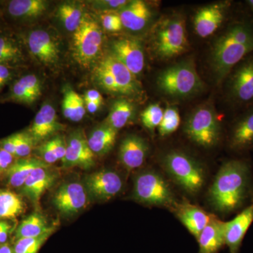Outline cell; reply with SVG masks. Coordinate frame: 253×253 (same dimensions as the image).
<instances>
[{
    "label": "cell",
    "mask_w": 253,
    "mask_h": 253,
    "mask_svg": "<svg viewBox=\"0 0 253 253\" xmlns=\"http://www.w3.org/2000/svg\"><path fill=\"white\" fill-rule=\"evenodd\" d=\"M250 167L242 160H230L221 165L208 194L213 209L222 214L234 212L249 196Z\"/></svg>",
    "instance_id": "obj_1"
},
{
    "label": "cell",
    "mask_w": 253,
    "mask_h": 253,
    "mask_svg": "<svg viewBox=\"0 0 253 253\" xmlns=\"http://www.w3.org/2000/svg\"><path fill=\"white\" fill-rule=\"evenodd\" d=\"M253 53V26L245 21L231 24L214 42L211 54V66L217 84L243 60Z\"/></svg>",
    "instance_id": "obj_2"
},
{
    "label": "cell",
    "mask_w": 253,
    "mask_h": 253,
    "mask_svg": "<svg viewBox=\"0 0 253 253\" xmlns=\"http://www.w3.org/2000/svg\"><path fill=\"white\" fill-rule=\"evenodd\" d=\"M156 83L160 90L172 97H189L201 92L205 88L192 59L184 60L165 69L158 75Z\"/></svg>",
    "instance_id": "obj_3"
},
{
    "label": "cell",
    "mask_w": 253,
    "mask_h": 253,
    "mask_svg": "<svg viewBox=\"0 0 253 253\" xmlns=\"http://www.w3.org/2000/svg\"><path fill=\"white\" fill-rule=\"evenodd\" d=\"M163 167L177 185L188 194H198L206 182V172L192 156L180 151H170L161 159Z\"/></svg>",
    "instance_id": "obj_4"
},
{
    "label": "cell",
    "mask_w": 253,
    "mask_h": 253,
    "mask_svg": "<svg viewBox=\"0 0 253 253\" xmlns=\"http://www.w3.org/2000/svg\"><path fill=\"white\" fill-rule=\"evenodd\" d=\"M94 78L104 90L112 94L130 96L139 91L136 76L112 54L107 55L97 63Z\"/></svg>",
    "instance_id": "obj_5"
},
{
    "label": "cell",
    "mask_w": 253,
    "mask_h": 253,
    "mask_svg": "<svg viewBox=\"0 0 253 253\" xmlns=\"http://www.w3.org/2000/svg\"><path fill=\"white\" fill-rule=\"evenodd\" d=\"M188 46L185 20L182 16H170L160 23L153 38V49L158 59L176 57L184 53Z\"/></svg>",
    "instance_id": "obj_6"
},
{
    "label": "cell",
    "mask_w": 253,
    "mask_h": 253,
    "mask_svg": "<svg viewBox=\"0 0 253 253\" xmlns=\"http://www.w3.org/2000/svg\"><path fill=\"white\" fill-rule=\"evenodd\" d=\"M184 133L190 140L201 147L210 149L219 142L221 125L215 110L211 105H201L188 116Z\"/></svg>",
    "instance_id": "obj_7"
},
{
    "label": "cell",
    "mask_w": 253,
    "mask_h": 253,
    "mask_svg": "<svg viewBox=\"0 0 253 253\" xmlns=\"http://www.w3.org/2000/svg\"><path fill=\"white\" fill-rule=\"evenodd\" d=\"M133 196L146 206L173 208L177 203L167 181L154 170L145 171L136 176Z\"/></svg>",
    "instance_id": "obj_8"
},
{
    "label": "cell",
    "mask_w": 253,
    "mask_h": 253,
    "mask_svg": "<svg viewBox=\"0 0 253 253\" xmlns=\"http://www.w3.org/2000/svg\"><path fill=\"white\" fill-rule=\"evenodd\" d=\"M73 56L76 62L89 67L97 59L103 44V33L99 23L84 14L79 27L73 33Z\"/></svg>",
    "instance_id": "obj_9"
},
{
    "label": "cell",
    "mask_w": 253,
    "mask_h": 253,
    "mask_svg": "<svg viewBox=\"0 0 253 253\" xmlns=\"http://www.w3.org/2000/svg\"><path fill=\"white\" fill-rule=\"evenodd\" d=\"M229 74L228 93L236 104L244 105L253 101V56H248Z\"/></svg>",
    "instance_id": "obj_10"
},
{
    "label": "cell",
    "mask_w": 253,
    "mask_h": 253,
    "mask_svg": "<svg viewBox=\"0 0 253 253\" xmlns=\"http://www.w3.org/2000/svg\"><path fill=\"white\" fill-rule=\"evenodd\" d=\"M85 186L78 181L65 183L53 197L54 207L61 214L73 216L87 206L89 199Z\"/></svg>",
    "instance_id": "obj_11"
},
{
    "label": "cell",
    "mask_w": 253,
    "mask_h": 253,
    "mask_svg": "<svg viewBox=\"0 0 253 253\" xmlns=\"http://www.w3.org/2000/svg\"><path fill=\"white\" fill-rule=\"evenodd\" d=\"M84 185L88 194L93 199L107 201L122 191L124 183L116 171L102 169L86 176Z\"/></svg>",
    "instance_id": "obj_12"
},
{
    "label": "cell",
    "mask_w": 253,
    "mask_h": 253,
    "mask_svg": "<svg viewBox=\"0 0 253 253\" xmlns=\"http://www.w3.org/2000/svg\"><path fill=\"white\" fill-rule=\"evenodd\" d=\"M94 154L89 148L87 138L82 130H76L66 141V155L62 160L64 168L89 169L94 165Z\"/></svg>",
    "instance_id": "obj_13"
},
{
    "label": "cell",
    "mask_w": 253,
    "mask_h": 253,
    "mask_svg": "<svg viewBox=\"0 0 253 253\" xmlns=\"http://www.w3.org/2000/svg\"><path fill=\"white\" fill-rule=\"evenodd\" d=\"M229 9L227 2H219L200 8L194 18L196 34L202 38H208L219 29L225 20Z\"/></svg>",
    "instance_id": "obj_14"
},
{
    "label": "cell",
    "mask_w": 253,
    "mask_h": 253,
    "mask_svg": "<svg viewBox=\"0 0 253 253\" xmlns=\"http://www.w3.org/2000/svg\"><path fill=\"white\" fill-rule=\"evenodd\" d=\"M112 54L134 76L140 74L145 65L144 53L139 41L131 38H121L113 41Z\"/></svg>",
    "instance_id": "obj_15"
},
{
    "label": "cell",
    "mask_w": 253,
    "mask_h": 253,
    "mask_svg": "<svg viewBox=\"0 0 253 253\" xmlns=\"http://www.w3.org/2000/svg\"><path fill=\"white\" fill-rule=\"evenodd\" d=\"M65 126L58 121L56 111L51 105L42 106L37 113L33 124L28 130V134L36 144L41 142L54 135L55 133L63 130Z\"/></svg>",
    "instance_id": "obj_16"
},
{
    "label": "cell",
    "mask_w": 253,
    "mask_h": 253,
    "mask_svg": "<svg viewBox=\"0 0 253 253\" xmlns=\"http://www.w3.org/2000/svg\"><path fill=\"white\" fill-rule=\"evenodd\" d=\"M149 149L147 142L141 136H126L120 146V161L126 170H134L144 165Z\"/></svg>",
    "instance_id": "obj_17"
},
{
    "label": "cell",
    "mask_w": 253,
    "mask_h": 253,
    "mask_svg": "<svg viewBox=\"0 0 253 253\" xmlns=\"http://www.w3.org/2000/svg\"><path fill=\"white\" fill-rule=\"evenodd\" d=\"M28 45L31 54L44 64H55L59 60L57 43L46 31H32L28 36Z\"/></svg>",
    "instance_id": "obj_18"
},
{
    "label": "cell",
    "mask_w": 253,
    "mask_h": 253,
    "mask_svg": "<svg viewBox=\"0 0 253 253\" xmlns=\"http://www.w3.org/2000/svg\"><path fill=\"white\" fill-rule=\"evenodd\" d=\"M49 166L36 168L25 181L21 191L32 203L38 204L42 195L50 189L58 179L57 172Z\"/></svg>",
    "instance_id": "obj_19"
},
{
    "label": "cell",
    "mask_w": 253,
    "mask_h": 253,
    "mask_svg": "<svg viewBox=\"0 0 253 253\" xmlns=\"http://www.w3.org/2000/svg\"><path fill=\"white\" fill-rule=\"evenodd\" d=\"M253 222V204L245 208L232 220L226 222L225 245L229 253H239L246 233Z\"/></svg>",
    "instance_id": "obj_20"
},
{
    "label": "cell",
    "mask_w": 253,
    "mask_h": 253,
    "mask_svg": "<svg viewBox=\"0 0 253 253\" xmlns=\"http://www.w3.org/2000/svg\"><path fill=\"white\" fill-rule=\"evenodd\" d=\"M173 210L176 217L196 239L211 219V214L190 203H176Z\"/></svg>",
    "instance_id": "obj_21"
},
{
    "label": "cell",
    "mask_w": 253,
    "mask_h": 253,
    "mask_svg": "<svg viewBox=\"0 0 253 253\" xmlns=\"http://www.w3.org/2000/svg\"><path fill=\"white\" fill-rule=\"evenodd\" d=\"M226 222L211 214V219L197 241L199 253H217L225 245Z\"/></svg>",
    "instance_id": "obj_22"
},
{
    "label": "cell",
    "mask_w": 253,
    "mask_h": 253,
    "mask_svg": "<svg viewBox=\"0 0 253 253\" xmlns=\"http://www.w3.org/2000/svg\"><path fill=\"white\" fill-rule=\"evenodd\" d=\"M123 26L131 31H142L149 24L153 16L147 3L141 0L130 1L118 12Z\"/></svg>",
    "instance_id": "obj_23"
},
{
    "label": "cell",
    "mask_w": 253,
    "mask_h": 253,
    "mask_svg": "<svg viewBox=\"0 0 253 253\" xmlns=\"http://www.w3.org/2000/svg\"><path fill=\"white\" fill-rule=\"evenodd\" d=\"M229 147L234 151L253 148V109L237 120L231 129Z\"/></svg>",
    "instance_id": "obj_24"
},
{
    "label": "cell",
    "mask_w": 253,
    "mask_h": 253,
    "mask_svg": "<svg viewBox=\"0 0 253 253\" xmlns=\"http://www.w3.org/2000/svg\"><path fill=\"white\" fill-rule=\"evenodd\" d=\"M41 82L35 75L20 78L11 87L9 99L16 102L31 104L41 95Z\"/></svg>",
    "instance_id": "obj_25"
},
{
    "label": "cell",
    "mask_w": 253,
    "mask_h": 253,
    "mask_svg": "<svg viewBox=\"0 0 253 253\" xmlns=\"http://www.w3.org/2000/svg\"><path fill=\"white\" fill-rule=\"evenodd\" d=\"M48 166L41 159L36 158H19L6 171L8 182L14 188H21L28 176L36 168Z\"/></svg>",
    "instance_id": "obj_26"
},
{
    "label": "cell",
    "mask_w": 253,
    "mask_h": 253,
    "mask_svg": "<svg viewBox=\"0 0 253 253\" xmlns=\"http://www.w3.org/2000/svg\"><path fill=\"white\" fill-rule=\"evenodd\" d=\"M118 131L108 125L95 128L88 136L87 142L93 154L104 156L108 154L114 146Z\"/></svg>",
    "instance_id": "obj_27"
},
{
    "label": "cell",
    "mask_w": 253,
    "mask_h": 253,
    "mask_svg": "<svg viewBox=\"0 0 253 253\" xmlns=\"http://www.w3.org/2000/svg\"><path fill=\"white\" fill-rule=\"evenodd\" d=\"M55 226H49L45 217L34 213L23 219L16 231V240L22 238L38 237L45 233L55 231Z\"/></svg>",
    "instance_id": "obj_28"
},
{
    "label": "cell",
    "mask_w": 253,
    "mask_h": 253,
    "mask_svg": "<svg viewBox=\"0 0 253 253\" xmlns=\"http://www.w3.org/2000/svg\"><path fill=\"white\" fill-rule=\"evenodd\" d=\"M47 8L43 0H12L8 4L10 16L16 18H36L42 14Z\"/></svg>",
    "instance_id": "obj_29"
},
{
    "label": "cell",
    "mask_w": 253,
    "mask_h": 253,
    "mask_svg": "<svg viewBox=\"0 0 253 253\" xmlns=\"http://www.w3.org/2000/svg\"><path fill=\"white\" fill-rule=\"evenodd\" d=\"M62 110L65 118L72 122H80L86 113L84 99L70 86H66L63 91Z\"/></svg>",
    "instance_id": "obj_30"
},
{
    "label": "cell",
    "mask_w": 253,
    "mask_h": 253,
    "mask_svg": "<svg viewBox=\"0 0 253 253\" xmlns=\"http://www.w3.org/2000/svg\"><path fill=\"white\" fill-rule=\"evenodd\" d=\"M134 113V106L131 102L126 99L118 100L111 107L106 124L118 131L130 122Z\"/></svg>",
    "instance_id": "obj_31"
},
{
    "label": "cell",
    "mask_w": 253,
    "mask_h": 253,
    "mask_svg": "<svg viewBox=\"0 0 253 253\" xmlns=\"http://www.w3.org/2000/svg\"><path fill=\"white\" fill-rule=\"evenodd\" d=\"M24 208L17 194L9 190H0V219H14L22 214Z\"/></svg>",
    "instance_id": "obj_32"
},
{
    "label": "cell",
    "mask_w": 253,
    "mask_h": 253,
    "mask_svg": "<svg viewBox=\"0 0 253 253\" xmlns=\"http://www.w3.org/2000/svg\"><path fill=\"white\" fill-rule=\"evenodd\" d=\"M58 16L66 29L74 33L81 25L84 14L77 5L64 3L58 9Z\"/></svg>",
    "instance_id": "obj_33"
},
{
    "label": "cell",
    "mask_w": 253,
    "mask_h": 253,
    "mask_svg": "<svg viewBox=\"0 0 253 253\" xmlns=\"http://www.w3.org/2000/svg\"><path fill=\"white\" fill-rule=\"evenodd\" d=\"M23 60V52L14 40L0 36V64H15Z\"/></svg>",
    "instance_id": "obj_34"
},
{
    "label": "cell",
    "mask_w": 253,
    "mask_h": 253,
    "mask_svg": "<svg viewBox=\"0 0 253 253\" xmlns=\"http://www.w3.org/2000/svg\"><path fill=\"white\" fill-rule=\"evenodd\" d=\"M54 232V231H51L38 237L22 238L16 240L13 248L15 253H38L42 245Z\"/></svg>",
    "instance_id": "obj_35"
},
{
    "label": "cell",
    "mask_w": 253,
    "mask_h": 253,
    "mask_svg": "<svg viewBox=\"0 0 253 253\" xmlns=\"http://www.w3.org/2000/svg\"><path fill=\"white\" fill-rule=\"evenodd\" d=\"M180 123V116L177 109L175 107H168L164 110L162 121L158 126L160 135L163 137L170 135L177 130Z\"/></svg>",
    "instance_id": "obj_36"
},
{
    "label": "cell",
    "mask_w": 253,
    "mask_h": 253,
    "mask_svg": "<svg viewBox=\"0 0 253 253\" xmlns=\"http://www.w3.org/2000/svg\"><path fill=\"white\" fill-rule=\"evenodd\" d=\"M164 110L158 104L149 105L141 115V122L146 129L154 131L162 121Z\"/></svg>",
    "instance_id": "obj_37"
},
{
    "label": "cell",
    "mask_w": 253,
    "mask_h": 253,
    "mask_svg": "<svg viewBox=\"0 0 253 253\" xmlns=\"http://www.w3.org/2000/svg\"><path fill=\"white\" fill-rule=\"evenodd\" d=\"M15 157L28 158L33 151L36 143L28 132L15 134Z\"/></svg>",
    "instance_id": "obj_38"
},
{
    "label": "cell",
    "mask_w": 253,
    "mask_h": 253,
    "mask_svg": "<svg viewBox=\"0 0 253 253\" xmlns=\"http://www.w3.org/2000/svg\"><path fill=\"white\" fill-rule=\"evenodd\" d=\"M101 20L103 28L106 31L114 33L121 31L123 27L119 14L116 11H104L101 15Z\"/></svg>",
    "instance_id": "obj_39"
},
{
    "label": "cell",
    "mask_w": 253,
    "mask_h": 253,
    "mask_svg": "<svg viewBox=\"0 0 253 253\" xmlns=\"http://www.w3.org/2000/svg\"><path fill=\"white\" fill-rule=\"evenodd\" d=\"M40 156H41L42 161L45 163L48 166L54 164L57 162L59 160L56 158L54 151L51 149V145H50L49 141H46L45 143L41 145L38 149Z\"/></svg>",
    "instance_id": "obj_40"
},
{
    "label": "cell",
    "mask_w": 253,
    "mask_h": 253,
    "mask_svg": "<svg viewBox=\"0 0 253 253\" xmlns=\"http://www.w3.org/2000/svg\"><path fill=\"white\" fill-rule=\"evenodd\" d=\"M51 149L54 151L56 158L62 161L66 151V141L62 136H56L49 140Z\"/></svg>",
    "instance_id": "obj_41"
},
{
    "label": "cell",
    "mask_w": 253,
    "mask_h": 253,
    "mask_svg": "<svg viewBox=\"0 0 253 253\" xmlns=\"http://www.w3.org/2000/svg\"><path fill=\"white\" fill-rule=\"evenodd\" d=\"M130 1L126 0H104V1H96V4L99 8L104 10V11H121L123 8L126 7Z\"/></svg>",
    "instance_id": "obj_42"
},
{
    "label": "cell",
    "mask_w": 253,
    "mask_h": 253,
    "mask_svg": "<svg viewBox=\"0 0 253 253\" xmlns=\"http://www.w3.org/2000/svg\"><path fill=\"white\" fill-rule=\"evenodd\" d=\"M14 156L0 149V174L6 172L14 163Z\"/></svg>",
    "instance_id": "obj_43"
},
{
    "label": "cell",
    "mask_w": 253,
    "mask_h": 253,
    "mask_svg": "<svg viewBox=\"0 0 253 253\" xmlns=\"http://www.w3.org/2000/svg\"><path fill=\"white\" fill-rule=\"evenodd\" d=\"M0 149L4 150L15 157L14 135L10 136L0 141Z\"/></svg>",
    "instance_id": "obj_44"
},
{
    "label": "cell",
    "mask_w": 253,
    "mask_h": 253,
    "mask_svg": "<svg viewBox=\"0 0 253 253\" xmlns=\"http://www.w3.org/2000/svg\"><path fill=\"white\" fill-rule=\"evenodd\" d=\"M11 78V72L5 65L0 64V90Z\"/></svg>",
    "instance_id": "obj_45"
},
{
    "label": "cell",
    "mask_w": 253,
    "mask_h": 253,
    "mask_svg": "<svg viewBox=\"0 0 253 253\" xmlns=\"http://www.w3.org/2000/svg\"><path fill=\"white\" fill-rule=\"evenodd\" d=\"M84 101H96L103 104V97L99 91L95 89H90L85 93L84 97Z\"/></svg>",
    "instance_id": "obj_46"
},
{
    "label": "cell",
    "mask_w": 253,
    "mask_h": 253,
    "mask_svg": "<svg viewBox=\"0 0 253 253\" xmlns=\"http://www.w3.org/2000/svg\"><path fill=\"white\" fill-rule=\"evenodd\" d=\"M11 226L7 221H5L1 232H0V245L6 244V240H7L8 235Z\"/></svg>",
    "instance_id": "obj_47"
},
{
    "label": "cell",
    "mask_w": 253,
    "mask_h": 253,
    "mask_svg": "<svg viewBox=\"0 0 253 253\" xmlns=\"http://www.w3.org/2000/svg\"><path fill=\"white\" fill-rule=\"evenodd\" d=\"M84 102H85L86 111L90 113H96L102 104L96 101H84Z\"/></svg>",
    "instance_id": "obj_48"
},
{
    "label": "cell",
    "mask_w": 253,
    "mask_h": 253,
    "mask_svg": "<svg viewBox=\"0 0 253 253\" xmlns=\"http://www.w3.org/2000/svg\"><path fill=\"white\" fill-rule=\"evenodd\" d=\"M0 253H15L14 249L8 244L0 245Z\"/></svg>",
    "instance_id": "obj_49"
},
{
    "label": "cell",
    "mask_w": 253,
    "mask_h": 253,
    "mask_svg": "<svg viewBox=\"0 0 253 253\" xmlns=\"http://www.w3.org/2000/svg\"><path fill=\"white\" fill-rule=\"evenodd\" d=\"M249 196L250 198H251V202L253 204V188L251 189V191H250Z\"/></svg>",
    "instance_id": "obj_50"
},
{
    "label": "cell",
    "mask_w": 253,
    "mask_h": 253,
    "mask_svg": "<svg viewBox=\"0 0 253 253\" xmlns=\"http://www.w3.org/2000/svg\"><path fill=\"white\" fill-rule=\"evenodd\" d=\"M4 221L3 220H0V232H1V229H2L3 225H4Z\"/></svg>",
    "instance_id": "obj_51"
},
{
    "label": "cell",
    "mask_w": 253,
    "mask_h": 253,
    "mask_svg": "<svg viewBox=\"0 0 253 253\" xmlns=\"http://www.w3.org/2000/svg\"><path fill=\"white\" fill-rule=\"evenodd\" d=\"M248 3L251 5V7L253 9V0H249V1H248Z\"/></svg>",
    "instance_id": "obj_52"
},
{
    "label": "cell",
    "mask_w": 253,
    "mask_h": 253,
    "mask_svg": "<svg viewBox=\"0 0 253 253\" xmlns=\"http://www.w3.org/2000/svg\"></svg>",
    "instance_id": "obj_53"
}]
</instances>
